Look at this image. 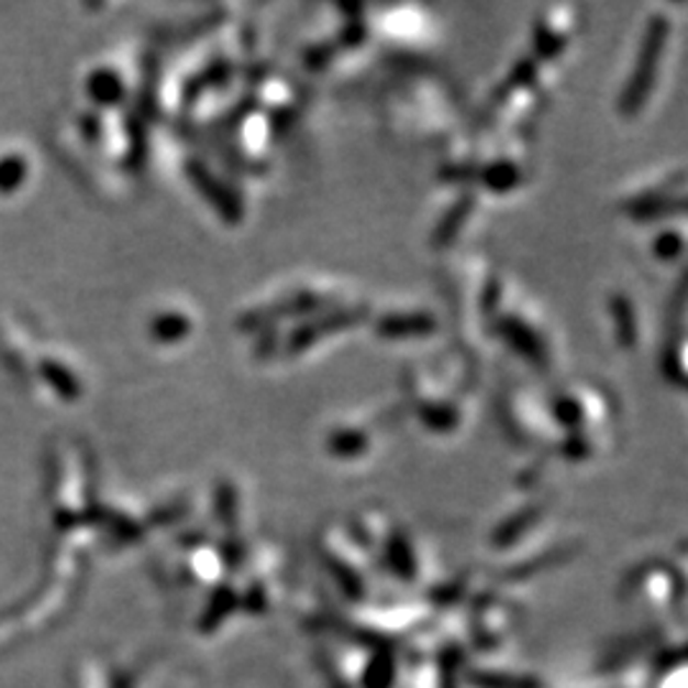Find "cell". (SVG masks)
Segmentation results:
<instances>
[{
    "label": "cell",
    "instance_id": "obj_6",
    "mask_svg": "<svg viewBox=\"0 0 688 688\" xmlns=\"http://www.w3.org/2000/svg\"><path fill=\"white\" fill-rule=\"evenodd\" d=\"M684 247V237L678 235V232H666V235L658 237V243H655V253H658V258L663 260H674L678 253H681Z\"/></svg>",
    "mask_w": 688,
    "mask_h": 688
},
{
    "label": "cell",
    "instance_id": "obj_2",
    "mask_svg": "<svg viewBox=\"0 0 688 688\" xmlns=\"http://www.w3.org/2000/svg\"><path fill=\"white\" fill-rule=\"evenodd\" d=\"M574 31L572 8H548L535 29V46L541 57H556L569 44Z\"/></svg>",
    "mask_w": 688,
    "mask_h": 688
},
{
    "label": "cell",
    "instance_id": "obj_4",
    "mask_svg": "<svg viewBox=\"0 0 688 688\" xmlns=\"http://www.w3.org/2000/svg\"><path fill=\"white\" fill-rule=\"evenodd\" d=\"M370 446V431L367 429H337L330 436V452L340 459H352L367 452Z\"/></svg>",
    "mask_w": 688,
    "mask_h": 688
},
{
    "label": "cell",
    "instance_id": "obj_5",
    "mask_svg": "<svg viewBox=\"0 0 688 688\" xmlns=\"http://www.w3.org/2000/svg\"><path fill=\"white\" fill-rule=\"evenodd\" d=\"M612 314H614V324H618V337L622 344H632L635 342V314H632V307L628 299H618L612 303Z\"/></svg>",
    "mask_w": 688,
    "mask_h": 688
},
{
    "label": "cell",
    "instance_id": "obj_1",
    "mask_svg": "<svg viewBox=\"0 0 688 688\" xmlns=\"http://www.w3.org/2000/svg\"><path fill=\"white\" fill-rule=\"evenodd\" d=\"M666 36H668V23L666 19H653L651 26L645 31L643 46H640L635 71H632L630 82L620 95V110L625 115H635L640 108L645 106L647 95L653 92L655 77H658L661 57L666 49Z\"/></svg>",
    "mask_w": 688,
    "mask_h": 688
},
{
    "label": "cell",
    "instance_id": "obj_3",
    "mask_svg": "<svg viewBox=\"0 0 688 688\" xmlns=\"http://www.w3.org/2000/svg\"><path fill=\"white\" fill-rule=\"evenodd\" d=\"M378 332L388 340H408V337H426L436 332V319L431 314H388L380 319Z\"/></svg>",
    "mask_w": 688,
    "mask_h": 688
}]
</instances>
